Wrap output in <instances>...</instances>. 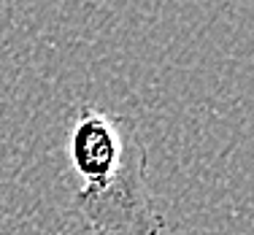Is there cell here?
<instances>
[{
    "instance_id": "1",
    "label": "cell",
    "mask_w": 254,
    "mask_h": 235,
    "mask_svg": "<svg viewBox=\"0 0 254 235\" xmlns=\"http://www.w3.org/2000/svg\"><path fill=\"white\" fill-rule=\"evenodd\" d=\"M73 208L89 235H162L165 216L149 186V154L141 138L106 178L78 186Z\"/></svg>"
}]
</instances>
